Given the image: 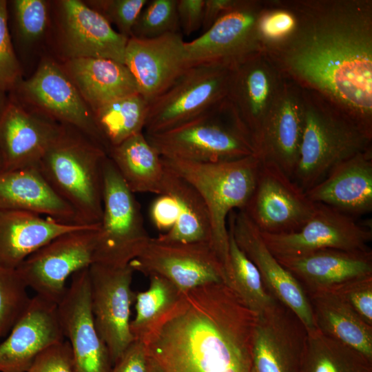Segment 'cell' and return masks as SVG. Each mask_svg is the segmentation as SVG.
Here are the masks:
<instances>
[{
    "mask_svg": "<svg viewBox=\"0 0 372 372\" xmlns=\"http://www.w3.org/2000/svg\"><path fill=\"white\" fill-rule=\"evenodd\" d=\"M297 25L264 52L284 76L341 106L372 134V0H288Z\"/></svg>",
    "mask_w": 372,
    "mask_h": 372,
    "instance_id": "1",
    "label": "cell"
},
{
    "mask_svg": "<svg viewBox=\"0 0 372 372\" xmlns=\"http://www.w3.org/2000/svg\"><path fill=\"white\" fill-rule=\"evenodd\" d=\"M257 315L225 283L183 293L146 345L163 372H251Z\"/></svg>",
    "mask_w": 372,
    "mask_h": 372,
    "instance_id": "2",
    "label": "cell"
},
{
    "mask_svg": "<svg viewBox=\"0 0 372 372\" xmlns=\"http://www.w3.org/2000/svg\"><path fill=\"white\" fill-rule=\"evenodd\" d=\"M302 88L304 124L292 180L306 192L341 162L372 148V134L328 97Z\"/></svg>",
    "mask_w": 372,
    "mask_h": 372,
    "instance_id": "3",
    "label": "cell"
},
{
    "mask_svg": "<svg viewBox=\"0 0 372 372\" xmlns=\"http://www.w3.org/2000/svg\"><path fill=\"white\" fill-rule=\"evenodd\" d=\"M107 150L79 130L63 125L37 167L74 209L77 223L99 225L103 211V168Z\"/></svg>",
    "mask_w": 372,
    "mask_h": 372,
    "instance_id": "4",
    "label": "cell"
},
{
    "mask_svg": "<svg viewBox=\"0 0 372 372\" xmlns=\"http://www.w3.org/2000/svg\"><path fill=\"white\" fill-rule=\"evenodd\" d=\"M164 167L191 184L202 196L211 223V246L229 271L227 219L243 209L254 190L260 160L257 154L240 159L201 163L162 158Z\"/></svg>",
    "mask_w": 372,
    "mask_h": 372,
    "instance_id": "5",
    "label": "cell"
},
{
    "mask_svg": "<svg viewBox=\"0 0 372 372\" xmlns=\"http://www.w3.org/2000/svg\"><path fill=\"white\" fill-rule=\"evenodd\" d=\"M145 135L165 158L214 163L257 154L227 99L183 124Z\"/></svg>",
    "mask_w": 372,
    "mask_h": 372,
    "instance_id": "6",
    "label": "cell"
},
{
    "mask_svg": "<svg viewBox=\"0 0 372 372\" xmlns=\"http://www.w3.org/2000/svg\"><path fill=\"white\" fill-rule=\"evenodd\" d=\"M150 238L134 194L107 156L103 168V211L93 262L129 265Z\"/></svg>",
    "mask_w": 372,
    "mask_h": 372,
    "instance_id": "7",
    "label": "cell"
},
{
    "mask_svg": "<svg viewBox=\"0 0 372 372\" xmlns=\"http://www.w3.org/2000/svg\"><path fill=\"white\" fill-rule=\"evenodd\" d=\"M128 39L83 1H52L46 54L58 61L103 58L124 63Z\"/></svg>",
    "mask_w": 372,
    "mask_h": 372,
    "instance_id": "8",
    "label": "cell"
},
{
    "mask_svg": "<svg viewBox=\"0 0 372 372\" xmlns=\"http://www.w3.org/2000/svg\"><path fill=\"white\" fill-rule=\"evenodd\" d=\"M231 68L216 64L189 67L149 103L145 134L164 132L208 112L227 99Z\"/></svg>",
    "mask_w": 372,
    "mask_h": 372,
    "instance_id": "9",
    "label": "cell"
},
{
    "mask_svg": "<svg viewBox=\"0 0 372 372\" xmlns=\"http://www.w3.org/2000/svg\"><path fill=\"white\" fill-rule=\"evenodd\" d=\"M8 94L52 121L79 130L106 149L92 110L61 63L49 54H44L33 73Z\"/></svg>",
    "mask_w": 372,
    "mask_h": 372,
    "instance_id": "10",
    "label": "cell"
},
{
    "mask_svg": "<svg viewBox=\"0 0 372 372\" xmlns=\"http://www.w3.org/2000/svg\"><path fill=\"white\" fill-rule=\"evenodd\" d=\"M99 225L63 234L30 254L17 268L28 287L58 304L68 278L93 263Z\"/></svg>",
    "mask_w": 372,
    "mask_h": 372,
    "instance_id": "11",
    "label": "cell"
},
{
    "mask_svg": "<svg viewBox=\"0 0 372 372\" xmlns=\"http://www.w3.org/2000/svg\"><path fill=\"white\" fill-rule=\"evenodd\" d=\"M268 0H238L198 38L185 41L189 66L216 64L232 68L263 52L258 23Z\"/></svg>",
    "mask_w": 372,
    "mask_h": 372,
    "instance_id": "12",
    "label": "cell"
},
{
    "mask_svg": "<svg viewBox=\"0 0 372 372\" xmlns=\"http://www.w3.org/2000/svg\"><path fill=\"white\" fill-rule=\"evenodd\" d=\"M134 273L130 264L114 266L94 262L88 267L95 327L113 364L134 341L130 329L136 295L131 286Z\"/></svg>",
    "mask_w": 372,
    "mask_h": 372,
    "instance_id": "13",
    "label": "cell"
},
{
    "mask_svg": "<svg viewBox=\"0 0 372 372\" xmlns=\"http://www.w3.org/2000/svg\"><path fill=\"white\" fill-rule=\"evenodd\" d=\"M316 205L278 165L260 160L254 190L242 210L260 232L279 234L300 229Z\"/></svg>",
    "mask_w": 372,
    "mask_h": 372,
    "instance_id": "14",
    "label": "cell"
},
{
    "mask_svg": "<svg viewBox=\"0 0 372 372\" xmlns=\"http://www.w3.org/2000/svg\"><path fill=\"white\" fill-rule=\"evenodd\" d=\"M130 265L145 276L163 277L182 293L209 283L227 285L225 268L209 242H166L151 237Z\"/></svg>",
    "mask_w": 372,
    "mask_h": 372,
    "instance_id": "15",
    "label": "cell"
},
{
    "mask_svg": "<svg viewBox=\"0 0 372 372\" xmlns=\"http://www.w3.org/2000/svg\"><path fill=\"white\" fill-rule=\"evenodd\" d=\"M316 204L312 216L295 231L279 234L260 231L275 257L298 256L327 249H370L368 243L372 240L371 225L361 224L355 218L327 205Z\"/></svg>",
    "mask_w": 372,
    "mask_h": 372,
    "instance_id": "16",
    "label": "cell"
},
{
    "mask_svg": "<svg viewBox=\"0 0 372 372\" xmlns=\"http://www.w3.org/2000/svg\"><path fill=\"white\" fill-rule=\"evenodd\" d=\"M57 312L62 333L71 348L73 372H111L109 351L94 324L88 268L72 276Z\"/></svg>",
    "mask_w": 372,
    "mask_h": 372,
    "instance_id": "17",
    "label": "cell"
},
{
    "mask_svg": "<svg viewBox=\"0 0 372 372\" xmlns=\"http://www.w3.org/2000/svg\"><path fill=\"white\" fill-rule=\"evenodd\" d=\"M285 79L265 52L255 54L231 68L227 99L256 150L263 124Z\"/></svg>",
    "mask_w": 372,
    "mask_h": 372,
    "instance_id": "18",
    "label": "cell"
},
{
    "mask_svg": "<svg viewBox=\"0 0 372 372\" xmlns=\"http://www.w3.org/2000/svg\"><path fill=\"white\" fill-rule=\"evenodd\" d=\"M227 227L238 247L257 267L268 291L289 307L307 331L315 329L311 306L304 288L269 251L260 231L245 212L242 209L232 211Z\"/></svg>",
    "mask_w": 372,
    "mask_h": 372,
    "instance_id": "19",
    "label": "cell"
},
{
    "mask_svg": "<svg viewBox=\"0 0 372 372\" xmlns=\"http://www.w3.org/2000/svg\"><path fill=\"white\" fill-rule=\"evenodd\" d=\"M307 329L278 300L257 316L251 372H300Z\"/></svg>",
    "mask_w": 372,
    "mask_h": 372,
    "instance_id": "20",
    "label": "cell"
},
{
    "mask_svg": "<svg viewBox=\"0 0 372 372\" xmlns=\"http://www.w3.org/2000/svg\"><path fill=\"white\" fill-rule=\"evenodd\" d=\"M185 44L179 32L152 39L129 38L124 63L149 103L190 67Z\"/></svg>",
    "mask_w": 372,
    "mask_h": 372,
    "instance_id": "21",
    "label": "cell"
},
{
    "mask_svg": "<svg viewBox=\"0 0 372 372\" xmlns=\"http://www.w3.org/2000/svg\"><path fill=\"white\" fill-rule=\"evenodd\" d=\"M304 124L303 88L286 77L257 143L259 158L276 164L292 178L298 161Z\"/></svg>",
    "mask_w": 372,
    "mask_h": 372,
    "instance_id": "22",
    "label": "cell"
},
{
    "mask_svg": "<svg viewBox=\"0 0 372 372\" xmlns=\"http://www.w3.org/2000/svg\"><path fill=\"white\" fill-rule=\"evenodd\" d=\"M8 96V104L0 118L3 170L37 166L63 125Z\"/></svg>",
    "mask_w": 372,
    "mask_h": 372,
    "instance_id": "23",
    "label": "cell"
},
{
    "mask_svg": "<svg viewBox=\"0 0 372 372\" xmlns=\"http://www.w3.org/2000/svg\"><path fill=\"white\" fill-rule=\"evenodd\" d=\"M65 340L57 304L36 295L0 344V372H26L50 345Z\"/></svg>",
    "mask_w": 372,
    "mask_h": 372,
    "instance_id": "24",
    "label": "cell"
},
{
    "mask_svg": "<svg viewBox=\"0 0 372 372\" xmlns=\"http://www.w3.org/2000/svg\"><path fill=\"white\" fill-rule=\"evenodd\" d=\"M315 203L331 207L355 218L372 211V148L335 166L305 192Z\"/></svg>",
    "mask_w": 372,
    "mask_h": 372,
    "instance_id": "25",
    "label": "cell"
},
{
    "mask_svg": "<svg viewBox=\"0 0 372 372\" xmlns=\"http://www.w3.org/2000/svg\"><path fill=\"white\" fill-rule=\"evenodd\" d=\"M301 284L305 292L331 289L372 276V251L327 249L307 254L276 257Z\"/></svg>",
    "mask_w": 372,
    "mask_h": 372,
    "instance_id": "26",
    "label": "cell"
},
{
    "mask_svg": "<svg viewBox=\"0 0 372 372\" xmlns=\"http://www.w3.org/2000/svg\"><path fill=\"white\" fill-rule=\"evenodd\" d=\"M92 226L95 225L0 208V265L17 269L30 254L54 238Z\"/></svg>",
    "mask_w": 372,
    "mask_h": 372,
    "instance_id": "27",
    "label": "cell"
},
{
    "mask_svg": "<svg viewBox=\"0 0 372 372\" xmlns=\"http://www.w3.org/2000/svg\"><path fill=\"white\" fill-rule=\"evenodd\" d=\"M0 208L77 223L74 209L54 190L37 166L0 172Z\"/></svg>",
    "mask_w": 372,
    "mask_h": 372,
    "instance_id": "28",
    "label": "cell"
},
{
    "mask_svg": "<svg viewBox=\"0 0 372 372\" xmlns=\"http://www.w3.org/2000/svg\"><path fill=\"white\" fill-rule=\"evenodd\" d=\"M61 63L93 113L112 101L139 92L124 63L103 58H79Z\"/></svg>",
    "mask_w": 372,
    "mask_h": 372,
    "instance_id": "29",
    "label": "cell"
},
{
    "mask_svg": "<svg viewBox=\"0 0 372 372\" xmlns=\"http://www.w3.org/2000/svg\"><path fill=\"white\" fill-rule=\"evenodd\" d=\"M306 293L316 329L372 360V326L331 291L316 290Z\"/></svg>",
    "mask_w": 372,
    "mask_h": 372,
    "instance_id": "30",
    "label": "cell"
},
{
    "mask_svg": "<svg viewBox=\"0 0 372 372\" xmlns=\"http://www.w3.org/2000/svg\"><path fill=\"white\" fill-rule=\"evenodd\" d=\"M107 156L134 194H161L165 167L161 156L143 132L112 147Z\"/></svg>",
    "mask_w": 372,
    "mask_h": 372,
    "instance_id": "31",
    "label": "cell"
},
{
    "mask_svg": "<svg viewBox=\"0 0 372 372\" xmlns=\"http://www.w3.org/2000/svg\"><path fill=\"white\" fill-rule=\"evenodd\" d=\"M51 11L50 0L7 1L9 30L23 70L30 59L39 61L47 53Z\"/></svg>",
    "mask_w": 372,
    "mask_h": 372,
    "instance_id": "32",
    "label": "cell"
},
{
    "mask_svg": "<svg viewBox=\"0 0 372 372\" xmlns=\"http://www.w3.org/2000/svg\"><path fill=\"white\" fill-rule=\"evenodd\" d=\"M161 194L175 198L179 214L174 226L156 238L166 242H209L211 245L209 215L198 192L187 181L165 168Z\"/></svg>",
    "mask_w": 372,
    "mask_h": 372,
    "instance_id": "33",
    "label": "cell"
},
{
    "mask_svg": "<svg viewBox=\"0 0 372 372\" xmlns=\"http://www.w3.org/2000/svg\"><path fill=\"white\" fill-rule=\"evenodd\" d=\"M148 277V289L136 292V316L130 323L134 340L145 346L177 307L183 293L162 276Z\"/></svg>",
    "mask_w": 372,
    "mask_h": 372,
    "instance_id": "34",
    "label": "cell"
},
{
    "mask_svg": "<svg viewBox=\"0 0 372 372\" xmlns=\"http://www.w3.org/2000/svg\"><path fill=\"white\" fill-rule=\"evenodd\" d=\"M149 103L139 93L112 101L94 112V122L108 152L144 130Z\"/></svg>",
    "mask_w": 372,
    "mask_h": 372,
    "instance_id": "35",
    "label": "cell"
},
{
    "mask_svg": "<svg viewBox=\"0 0 372 372\" xmlns=\"http://www.w3.org/2000/svg\"><path fill=\"white\" fill-rule=\"evenodd\" d=\"M372 360L322 333L308 331L300 372H372Z\"/></svg>",
    "mask_w": 372,
    "mask_h": 372,
    "instance_id": "36",
    "label": "cell"
},
{
    "mask_svg": "<svg viewBox=\"0 0 372 372\" xmlns=\"http://www.w3.org/2000/svg\"><path fill=\"white\" fill-rule=\"evenodd\" d=\"M229 231L228 286L257 316L278 301L267 289L256 265L238 247Z\"/></svg>",
    "mask_w": 372,
    "mask_h": 372,
    "instance_id": "37",
    "label": "cell"
},
{
    "mask_svg": "<svg viewBox=\"0 0 372 372\" xmlns=\"http://www.w3.org/2000/svg\"><path fill=\"white\" fill-rule=\"evenodd\" d=\"M28 288L17 269L0 265V338L10 332L29 306Z\"/></svg>",
    "mask_w": 372,
    "mask_h": 372,
    "instance_id": "38",
    "label": "cell"
},
{
    "mask_svg": "<svg viewBox=\"0 0 372 372\" xmlns=\"http://www.w3.org/2000/svg\"><path fill=\"white\" fill-rule=\"evenodd\" d=\"M176 6L177 0L148 1L134 25L131 37L152 39L178 32Z\"/></svg>",
    "mask_w": 372,
    "mask_h": 372,
    "instance_id": "39",
    "label": "cell"
},
{
    "mask_svg": "<svg viewBox=\"0 0 372 372\" xmlns=\"http://www.w3.org/2000/svg\"><path fill=\"white\" fill-rule=\"evenodd\" d=\"M296 25V15L288 0H268L258 23L263 52L288 39Z\"/></svg>",
    "mask_w": 372,
    "mask_h": 372,
    "instance_id": "40",
    "label": "cell"
},
{
    "mask_svg": "<svg viewBox=\"0 0 372 372\" xmlns=\"http://www.w3.org/2000/svg\"><path fill=\"white\" fill-rule=\"evenodd\" d=\"M149 0H84L91 9L101 15L116 31L130 38L134 25Z\"/></svg>",
    "mask_w": 372,
    "mask_h": 372,
    "instance_id": "41",
    "label": "cell"
},
{
    "mask_svg": "<svg viewBox=\"0 0 372 372\" xmlns=\"http://www.w3.org/2000/svg\"><path fill=\"white\" fill-rule=\"evenodd\" d=\"M23 76L9 30L7 0H0V88L8 94L11 92Z\"/></svg>",
    "mask_w": 372,
    "mask_h": 372,
    "instance_id": "42",
    "label": "cell"
},
{
    "mask_svg": "<svg viewBox=\"0 0 372 372\" xmlns=\"http://www.w3.org/2000/svg\"><path fill=\"white\" fill-rule=\"evenodd\" d=\"M324 290L337 296L372 326V276L351 280Z\"/></svg>",
    "mask_w": 372,
    "mask_h": 372,
    "instance_id": "43",
    "label": "cell"
},
{
    "mask_svg": "<svg viewBox=\"0 0 372 372\" xmlns=\"http://www.w3.org/2000/svg\"><path fill=\"white\" fill-rule=\"evenodd\" d=\"M26 372H73L69 342L64 340L44 349Z\"/></svg>",
    "mask_w": 372,
    "mask_h": 372,
    "instance_id": "44",
    "label": "cell"
},
{
    "mask_svg": "<svg viewBox=\"0 0 372 372\" xmlns=\"http://www.w3.org/2000/svg\"><path fill=\"white\" fill-rule=\"evenodd\" d=\"M150 218L156 229L165 233L176 224L179 209L175 198L167 194H161L153 201L149 211Z\"/></svg>",
    "mask_w": 372,
    "mask_h": 372,
    "instance_id": "45",
    "label": "cell"
},
{
    "mask_svg": "<svg viewBox=\"0 0 372 372\" xmlns=\"http://www.w3.org/2000/svg\"><path fill=\"white\" fill-rule=\"evenodd\" d=\"M205 0H177L179 28L189 36L202 27Z\"/></svg>",
    "mask_w": 372,
    "mask_h": 372,
    "instance_id": "46",
    "label": "cell"
},
{
    "mask_svg": "<svg viewBox=\"0 0 372 372\" xmlns=\"http://www.w3.org/2000/svg\"><path fill=\"white\" fill-rule=\"evenodd\" d=\"M147 359L146 346L134 340L114 362L111 372H146Z\"/></svg>",
    "mask_w": 372,
    "mask_h": 372,
    "instance_id": "47",
    "label": "cell"
},
{
    "mask_svg": "<svg viewBox=\"0 0 372 372\" xmlns=\"http://www.w3.org/2000/svg\"><path fill=\"white\" fill-rule=\"evenodd\" d=\"M238 0H205L202 29L207 30L219 18L233 9Z\"/></svg>",
    "mask_w": 372,
    "mask_h": 372,
    "instance_id": "48",
    "label": "cell"
},
{
    "mask_svg": "<svg viewBox=\"0 0 372 372\" xmlns=\"http://www.w3.org/2000/svg\"><path fill=\"white\" fill-rule=\"evenodd\" d=\"M146 372H163L158 362L149 354Z\"/></svg>",
    "mask_w": 372,
    "mask_h": 372,
    "instance_id": "49",
    "label": "cell"
},
{
    "mask_svg": "<svg viewBox=\"0 0 372 372\" xmlns=\"http://www.w3.org/2000/svg\"><path fill=\"white\" fill-rule=\"evenodd\" d=\"M9 102L8 94L0 88V118Z\"/></svg>",
    "mask_w": 372,
    "mask_h": 372,
    "instance_id": "50",
    "label": "cell"
},
{
    "mask_svg": "<svg viewBox=\"0 0 372 372\" xmlns=\"http://www.w3.org/2000/svg\"><path fill=\"white\" fill-rule=\"evenodd\" d=\"M4 169L3 161L0 152V172Z\"/></svg>",
    "mask_w": 372,
    "mask_h": 372,
    "instance_id": "51",
    "label": "cell"
}]
</instances>
